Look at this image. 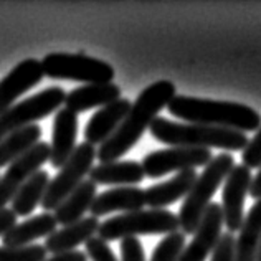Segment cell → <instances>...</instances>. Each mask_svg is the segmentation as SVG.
I'll return each mask as SVG.
<instances>
[{
  "label": "cell",
  "instance_id": "1",
  "mask_svg": "<svg viewBox=\"0 0 261 261\" xmlns=\"http://www.w3.org/2000/svg\"><path fill=\"white\" fill-rule=\"evenodd\" d=\"M174 96L175 85L172 81L159 80L149 85L133 102L118 130L96 150V159H99L101 164H106L118 161L127 154Z\"/></svg>",
  "mask_w": 261,
  "mask_h": 261
},
{
  "label": "cell",
  "instance_id": "2",
  "mask_svg": "<svg viewBox=\"0 0 261 261\" xmlns=\"http://www.w3.org/2000/svg\"><path fill=\"white\" fill-rule=\"evenodd\" d=\"M169 113L187 124L223 127L238 133H253L261 126V116L250 106L230 101H215L175 94L167 105Z\"/></svg>",
  "mask_w": 261,
  "mask_h": 261
},
{
  "label": "cell",
  "instance_id": "3",
  "mask_svg": "<svg viewBox=\"0 0 261 261\" xmlns=\"http://www.w3.org/2000/svg\"><path fill=\"white\" fill-rule=\"evenodd\" d=\"M149 129L154 139L172 147L243 150L250 142L246 134L238 130L202 124H182L161 116L152 121Z\"/></svg>",
  "mask_w": 261,
  "mask_h": 261
},
{
  "label": "cell",
  "instance_id": "4",
  "mask_svg": "<svg viewBox=\"0 0 261 261\" xmlns=\"http://www.w3.org/2000/svg\"><path fill=\"white\" fill-rule=\"evenodd\" d=\"M235 167V159L228 152H223L214 157L207 166L203 167V172L197 177L195 184L192 185L189 195L178 212V225H180L184 235H194L198 223L212 203V197L215 195L218 187L225 182L231 169Z\"/></svg>",
  "mask_w": 261,
  "mask_h": 261
},
{
  "label": "cell",
  "instance_id": "5",
  "mask_svg": "<svg viewBox=\"0 0 261 261\" xmlns=\"http://www.w3.org/2000/svg\"><path fill=\"white\" fill-rule=\"evenodd\" d=\"M180 228L178 217L166 208L137 210L130 214L116 215L99 225L98 238L102 242L136 238L139 235H170Z\"/></svg>",
  "mask_w": 261,
  "mask_h": 261
},
{
  "label": "cell",
  "instance_id": "6",
  "mask_svg": "<svg viewBox=\"0 0 261 261\" xmlns=\"http://www.w3.org/2000/svg\"><path fill=\"white\" fill-rule=\"evenodd\" d=\"M43 74L51 80L78 81L85 85L113 83L114 68L106 61L83 53H50L42 60Z\"/></svg>",
  "mask_w": 261,
  "mask_h": 261
},
{
  "label": "cell",
  "instance_id": "7",
  "mask_svg": "<svg viewBox=\"0 0 261 261\" xmlns=\"http://www.w3.org/2000/svg\"><path fill=\"white\" fill-rule=\"evenodd\" d=\"M65 98L66 93L63 88L50 86L30 98L15 102L0 114V141L18 129L35 124L37 121H42L50 114L60 111V106L65 105Z\"/></svg>",
  "mask_w": 261,
  "mask_h": 261
},
{
  "label": "cell",
  "instance_id": "8",
  "mask_svg": "<svg viewBox=\"0 0 261 261\" xmlns=\"http://www.w3.org/2000/svg\"><path fill=\"white\" fill-rule=\"evenodd\" d=\"M96 149L88 142H81L68 159V162L60 169V172L55 175L45 192L42 200V208L45 212H55L57 207L85 180V177L91 172L93 162L96 161Z\"/></svg>",
  "mask_w": 261,
  "mask_h": 261
},
{
  "label": "cell",
  "instance_id": "9",
  "mask_svg": "<svg viewBox=\"0 0 261 261\" xmlns=\"http://www.w3.org/2000/svg\"><path fill=\"white\" fill-rule=\"evenodd\" d=\"M214 159L210 149H194V147H169L154 150L147 154L142 161L144 174L150 178H159L170 172L205 167Z\"/></svg>",
  "mask_w": 261,
  "mask_h": 261
},
{
  "label": "cell",
  "instance_id": "10",
  "mask_svg": "<svg viewBox=\"0 0 261 261\" xmlns=\"http://www.w3.org/2000/svg\"><path fill=\"white\" fill-rule=\"evenodd\" d=\"M45 162H50V144L40 141L25 155L10 164L7 172L0 177V208H5V205L12 202L18 189L33 174L42 170Z\"/></svg>",
  "mask_w": 261,
  "mask_h": 261
},
{
  "label": "cell",
  "instance_id": "11",
  "mask_svg": "<svg viewBox=\"0 0 261 261\" xmlns=\"http://www.w3.org/2000/svg\"><path fill=\"white\" fill-rule=\"evenodd\" d=\"M251 170L243 164L235 166L223 182V225L228 228V233L238 231L245 222V197L250 192Z\"/></svg>",
  "mask_w": 261,
  "mask_h": 261
},
{
  "label": "cell",
  "instance_id": "12",
  "mask_svg": "<svg viewBox=\"0 0 261 261\" xmlns=\"http://www.w3.org/2000/svg\"><path fill=\"white\" fill-rule=\"evenodd\" d=\"M223 226V212L222 205L212 202L198 223L192 242L185 246L178 261H205L207 256L214 251L218 238L222 237Z\"/></svg>",
  "mask_w": 261,
  "mask_h": 261
},
{
  "label": "cell",
  "instance_id": "13",
  "mask_svg": "<svg viewBox=\"0 0 261 261\" xmlns=\"http://www.w3.org/2000/svg\"><path fill=\"white\" fill-rule=\"evenodd\" d=\"M43 76L42 61L37 58H27L13 66V70L0 80V114L15 105L23 93L35 88Z\"/></svg>",
  "mask_w": 261,
  "mask_h": 261
},
{
  "label": "cell",
  "instance_id": "14",
  "mask_svg": "<svg viewBox=\"0 0 261 261\" xmlns=\"http://www.w3.org/2000/svg\"><path fill=\"white\" fill-rule=\"evenodd\" d=\"M78 136V116L70 109H60L55 114L51 126V144H50V164L61 169L76 150Z\"/></svg>",
  "mask_w": 261,
  "mask_h": 261
},
{
  "label": "cell",
  "instance_id": "15",
  "mask_svg": "<svg viewBox=\"0 0 261 261\" xmlns=\"http://www.w3.org/2000/svg\"><path fill=\"white\" fill-rule=\"evenodd\" d=\"M130 106H133V102L129 99L121 98L105 108H99L89 118L85 127V142L91 144L94 147L105 144L118 130L121 122L124 121L126 114L129 113Z\"/></svg>",
  "mask_w": 261,
  "mask_h": 261
},
{
  "label": "cell",
  "instance_id": "16",
  "mask_svg": "<svg viewBox=\"0 0 261 261\" xmlns=\"http://www.w3.org/2000/svg\"><path fill=\"white\" fill-rule=\"evenodd\" d=\"M146 205V190L139 187H116L96 195L91 205V217L99 218L113 212H130L142 210Z\"/></svg>",
  "mask_w": 261,
  "mask_h": 261
},
{
  "label": "cell",
  "instance_id": "17",
  "mask_svg": "<svg viewBox=\"0 0 261 261\" xmlns=\"http://www.w3.org/2000/svg\"><path fill=\"white\" fill-rule=\"evenodd\" d=\"M99 218L96 217H85L80 222L68 225L65 228L57 230L46 238L45 248L46 253L50 251L51 255H60V253L66 251H74V248H78L80 245H83L89 242L91 238L98 237L99 230Z\"/></svg>",
  "mask_w": 261,
  "mask_h": 261
},
{
  "label": "cell",
  "instance_id": "18",
  "mask_svg": "<svg viewBox=\"0 0 261 261\" xmlns=\"http://www.w3.org/2000/svg\"><path fill=\"white\" fill-rule=\"evenodd\" d=\"M121 99V88L114 83L105 85H83L66 93L65 108L71 113H85L94 108H105Z\"/></svg>",
  "mask_w": 261,
  "mask_h": 261
},
{
  "label": "cell",
  "instance_id": "19",
  "mask_svg": "<svg viewBox=\"0 0 261 261\" xmlns=\"http://www.w3.org/2000/svg\"><path fill=\"white\" fill-rule=\"evenodd\" d=\"M197 177L198 174L195 172V169H189L178 172L167 182L150 185L149 189H146V205H149L152 210H162L175 203L177 200L189 195Z\"/></svg>",
  "mask_w": 261,
  "mask_h": 261
},
{
  "label": "cell",
  "instance_id": "20",
  "mask_svg": "<svg viewBox=\"0 0 261 261\" xmlns=\"http://www.w3.org/2000/svg\"><path fill=\"white\" fill-rule=\"evenodd\" d=\"M89 180L96 185H121V187H136L144 180L142 166L136 161H114L99 164L88 174Z\"/></svg>",
  "mask_w": 261,
  "mask_h": 261
},
{
  "label": "cell",
  "instance_id": "21",
  "mask_svg": "<svg viewBox=\"0 0 261 261\" xmlns=\"http://www.w3.org/2000/svg\"><path fill=\"white\" fill-rule=\"evenodd\" d=\"M96 185L93 180H83L63 202H61L57 210L53 212V217L58 225H73L85 218L86 212L91 210V205L96 198Z\"/></svg>",
  "mask_w": 261,
  "mask_h": 261
},
{
  "label": "cell",
  "instance_id": "22",
  "mask_svg": "<svg viewBox=\"0 0 261 261\" xmlns=\"http://www.w3.org/2000/svg\"><path fill=\"white\" fill-rule=\"evenodd\" d=\"M57 220H55L53 214H45L32 217L25 220L22 223H17L13 228L4 235L2 243L4 246H29L33 245L40 238H48L57 231Z\"/></svg>",
  "mask_w": 261,
  "mask_h": 261
},
{
  "label": "cell",
  "instance_id": "23",
  "mask_svg": "<svg viewBox=\"0 0 261 261\" xmlns=\"http://www.w3.org/2000/svg\"><path fill=\"white\" fill-rule=\"evenodd\" d=\"M261 243V198L253 203L237 238L235 261H256Z\"/></svg>",
  "mask_w": 261,
  "mask_h": 261
},
{
  "label": "cell",
  "instance_id": "24",
  "mask_svg": "<svg viewBox=\"0 0 261 261\" xmlns=\"http://www.w3.org/2000/svg\"><path fill=\"white\" fill-rule=\"evenodd\" d=\"M50 182V175L46 170H38L37 174H33L27 184H23L18 189L15 197L12 198V210L17 217H27L42 203L45 192Z\"/></svg>",
  "mask_w": 261,
  "mask_h": 261
},
{
  "label": "cell",
  "instance_id": "25",
  "mask_svg": "<svg viewBox=\"0 0 261 261\" xmlns=\"http://www.w3.org/2000/svg\"><path fill=\"white\" fill-rule=\"evenodd\" d=\"M42 133L43 130L38 124H32L5 136L0 141V167L10 166L13 161L25 155L35 144L40 142Z\"/></svg>",
  "mask_w": 261,
  "mask_h": 261
},
{
  "label": "cell",
  "instance_id": "26",
  "mask_svg": "<svg viewBox=\"0 0 261 261\" xmlns=\"http://www.w3.org/2000/svg\"><path fill=\"white\" fill-rule=\"evenodd\" d=\"M185 248V235L182 231L170 233L162 238L159 245L152 251L150 261H178L182 251Z\"/></svg>",
  "mask_w": 261,
  "mask_h": 261
},
{
  "label": "cell",
  "instance_id": "27",
  "mask_svg": "<svg viewBox=\"0 0 261 261\" xmlns=\"http://www.w3.org/2000/svg\"><path fill=\"white\" fill-rule=\"evenodd\" d=\"M45 245L29 246H0V261H45Z\"/></svg>",
  "mask_w": 261,
  "mask_h": 261
},
{
  "label": "cell",
  "instance_id": "28",
  "mask_svg": "<svg viewBox=\"0 0 261 261\" xmlns=\"http://www.w3.org/2000/svg\"><path fill=\"white\" fill-rule=\"evenodd\" d=\"M237 255V238L233 233H223L218 238L214 251H212L210 261H235Z\"/></svg>",
  "mask_w": 261,
  "mask_h": 261
},
{
  "label": "cell",
  "instance_id": "29",
  "mask_svg": "<svg viewBox=\"0 0 261 261\" xmlns=\"http://www.w3.org/2000/svg\"><path fill=\"white\" fill-rule=\"evenodd\" d=\"M85 245H86V255L88 258H91V261H118L111 246L98 237L91 238Z\"/></svg>",
  "mask_w": 261,
  "mask_h": 261
},
{
  "label": "cell",
  "instance_id": "30",
  "mask_svg": "<svg viewBox=\"0 0 261 261\" xmlns=\"http://www.w3.org/2000/svg\"><path fill=\"white\" fill-rule=\"evenodd\" d=\"M243 166L251 169H259L261 167V126L255 137L248 142V146L243 149Z\"/></svg>",
  "mask_w": 261,
  "mask_h": 261
},
{
  "label": "cell",
  "instance_id": "31",
  "mask_svg": "<svg viewBox=\"0 0 261 261\" xmlns=\"http://www.w3.org/2000/svg\"><path fill=\"white\" fill-rule=\"evenodd\" d=\"M121 259L122 261H146L144 246L137 238L121 240Z\"/></svg>",
  "mask_w": 261,
  "mask_h": 261
},
{
  "label": "cell",
  "instance_id": "32",
  "mask_svg": "<svg viewBox=\"0 0 261 261\" xmlns=\"http://www.w3.org/2000/svg\"><path fill=\"white\" fill-rule=\"evenodd\" d=\"M17 225V215L13 214L12 208H0V237L4 238L13 226Z\"/></svg>",
  "mask_w": 261,
  "mask_h": 261
},
{
  "label": "cell",
  "instance_id": "33",
  "mask_svg": "<svg viewBox=\"0 0 261 261\" xmlns=\"http://www.w3.org/2000/svg\"><path fill=\"white\" fill-rule=\"evenodd\" d=\"M45 261H88L86 251H66L60 253V255H53L50 259Z\"/></svg>",
  "mask_w": 261,
  "mask_h": 261
},
{
  "label": "cell",
  "instance_id": "34",
  "mask_svg": "<svg viewBox=\"0 0 261 261\" xmlns=\"http://www.w3.org/2000/svg\"><path fill=\"white\" fill-rule=\"evenodd\" d=\"M248 194L251 195V198H255V200H259V198H261V167L258 170V174L255 175V178L251 180Z\"/></svg>",
  "mask_w": 261,
  "mask_h": 261
},
{
  "label": "cell",
  "instance_id": "35",
  "mask_svg": "<svg viewBox=\"0 0 261 261\" xmlns=\"http://www.w3.org/2000/svg\"><path fill=\"white\" fill-rule=\"evenodd\" d=\"M256 261H261V243H259V250H258V255H256Z\"/></svg>",
  "mask_w": 261,
  "mask_h": 261
}]
</instances>
